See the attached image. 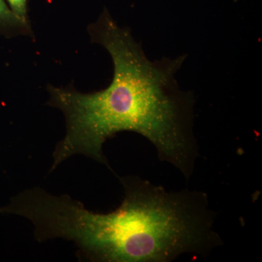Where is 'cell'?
Returning a JSON list of instances; mask_svg holds the SVG:
<instances>
[{
	"label": "cell",
	"mask_w": 262,
	"mask_h": 262,
	"mask_svg": "<svg viewBox=\"0 0 262 262\" xmlns=\"http://www.w3.org/2000/svg\"><path fill=\"white\" fill-rule=\"evenodd\" d=\"M11 11L24 23L28 24L27 0H7Z\"/></svg>",
	"instance_id": "4"
},
{
	"label": "cell",
	"mask_w": 262,
	"mask_h": 262,
	"mask_svg": "<svg viewBox=\"0 0 262 262\" xmlns=\"http://www.w3.org/2000/svg\"><path fill=\"white\" fill-rule=\"evenodd\" d=\"M0 27L19 29L24 32L30 31L29 24L18 18L10 9L5 0H0Z\"/></svg>",
	"instance_id": "3"
},
{
	"label": "cell",
	"mask_w": 262,
	"mask_h": 262,
	"mask_svg": "<svg viewBox=\"0 0 262 262\" xmlns=\"http://www.w3.org/2000/svg\"><path fill=\"white\" fill-rule=\"evenodd\" d=\"M89 32L112 57L113 81L90 94L48 86V104L61 110L67 122V134L56 146L50 171L75 155L110 168L103 144L117 133L132 131L146 138L159 159L189 180L199 157L193 132L194 98L179 89L175 78L187 55L150 61L130 31L119 27L107 10L89 26Z\"/></svg>",
	"instance_id": "1"
},
{
	"label": "cell",
	"mask_w": 262,
	"mask_h": 262,
	"mask_svg": "<svg viewBox=\"0 0 262 262\" xmlns=\"http://www.w3.org/2000/svg\"><path fill=\"white\" fill-rule=\"evenodd\" d=\"M125 196L115 211H90L82 234L91 261L168 262L184 254L206 256L222 244L208 196L168 192L138 177H120Z\"/></svg>",
	"instance_id": "2"
}]
</instances>
